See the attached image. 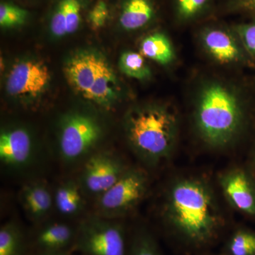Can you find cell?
Listing matches in <instances>:
<instances>
[{"mask_svg": "<svg viewBox=\"0 0 255 255\" xmlns=\"http://www.w3.org/2000/svg\"><path fill=\"white\" fill-rule=\"evenodd\" d=\"M224 255V254H222V255Z\"/></svg>", "mask_w": 255, "mask_h": 255, "instance_id": "30", "label": "cell"}, {"mask_svg": "<svg viewBox=\"0 0 255 255\" xmlns=\"http://www.w3.org/2000/svg\"><path fill=\"white\" fill-rule=\"evenodd\" d=\"M211 3V0H172L174 16L179 22H191L205 14Z\"/></svg>", "mask_w": 255, "mask_h": 255, "instance_id": "23", "label": "cell"}, {"mask_svg": "<svg viewBox=\"0 0 255 255\" xmlns=\"http://www.w3.org/2000/svg\"><path fill=\"white\" fill-rule=\"evenodd\" d=\"M157 14L155 0H120L117 23L124 31H138L153 22Z\"/></svg>", "mask_w": 255, "mask_h": 255, "instance_id": "15", "label": "cell"}, {"mask_svg": "<svg viewBox=\"0 0 255 255\" xmlns=\"http://www.w3.org/2000/svg\"><path fill=\"white\" fill-rule=\"evenodd\" d=\"M78 180L86 196L96 199L110 189L128 168L123 159L109 151H98L82 163Z\"/></svg>", "mask_w": 255, "mask_h": 255, "instance_id": "8", "label": "cell"}, {"mask_svg": "<svg viewBox=\"0 0 255 255\" xmlns=\"http://www.w3.org/2000/svg\"><path fill=\"white\" fill-rule=\"evenodd\" d=\"M247 115L236 89L226 82L209 80L199 87L194 107V123L202 141L214 149L236 143L244 131Z\"/></svg>", "mask_w": 255, "mask_h": 255, "instance_id": "2", "label": "cell"}, {"mask_svg": "<svg viewBox=\"0 0 255 255\" xmlns=\"http://www.w3.org/2000/svg\"><path fill=\"white\" fill-rule=\"evenodd\" d=\"M36 150L31 132L26 127L6 128L0 134V161L4 169L21 172L33 167Z\"/></svg>", "mask_w": 255, "mask_h": 255, "instance_id": "11", "label": "cell"}, {"mask_svg": "<svg viewBox=\"0 0 255 255\" xmlns=\"http://www.w3.org/2000/svg\"><path fill=\"white\" fill-rule=\"evenodd\" d=\"M226 255H255V231L247 228L235 230L225 245Z\"/></svg>", "mask_w": 255, "mask_h": 255, "instance_id": "19", "label": "cell"}, {"mask_svg": "<svg viewBox=\"0 0 255 255\" xmlns=\"http://www.w3.org/2000/svg\"><path fill=\"white\" fill-rule=\"evenodd\" d=\"M28 234L16 221H9L0 228V255H28Z\"/></svg>", "mask_w": 255, "mask_h": 255, "instance_id": "18", "label": "cell"}, {"mask_svg": "<svg viewBox=\"0 0 255 255\" xmlns=\"http://www.w3.org/2000/svg\"><path fill=\"white\" fill-rule=\"evenodd\" d=\"M74 252H65V253H53V254H29L28 255H71Z\"/></svg>", "mask_w": 255, "mask_h": 255, "instance_id": "28", "label": "cell"}, {"mask_svg": "<svg viewBox=\"0 0 255 255\" xmlns=\"http://www.w3.org/2000/svg\"><path fill=\"white\" fill-rule=\"evenodd\" d=\"M104 129L97 117L85 112L65 114L59 122L58 154L64 164L83 163L97 152Z\"/></svg>", "mask_w": 255, "mask_h": 255, "instance_id": "5", "label": "cell"}, {"mask_svg": "<svg viewBox=\"0 0 255 255\" xmlns=\"http://www.w3.org/2000/svg\"><path fill=\"white\" fill-rule=\"evenodd\" d=\"M233 29L243 48L255 58V20L236 25Z\"/></svg>", "mask_w": 255, "mask_h": 255, "instance_id": "25", "label": "cell"}, {"mask_svg": "<svg viewBox=\"0 0 255 255\" xmlns=\"http://www.w3.org/2000/svg\"><path fill=\"white\" fill-rule=\"evenodd\" d=\"M124 130L130 148L146 167H158L173 155L179 124L175 114L166 106L134 107L126 115Z\"/></svg>", "mask_w": 255, "mask_h": 255, "instance_id": "3", "label": "cell"}, {"mask_svg": "<svg viewBox=\"0 0 255 255\" xmlns=\"http://www.w3.org/2000/svg\"><path fill=\"white\" fill-rule=\"evenodd\" d=\"M201 44L214 61L232 65L243 59V48L233 29L211 25L203 28L199 34Z\"/></svg>", "mask_w": 255, "mask_h": 255, "instance_id": "13", "label": "cell"}, {"mask_svg": "<svg viewBox=\"0 0 255 255\" xmlns=\"http://www.w3.org/2000/svg\"><path fill=\"white\" fill-rule=\"evenodd\" d=\"M65 75L82 98L106 110L119 99L118 78L105 55L95 50H79L68 58Z\"/></svg>", "mask_w": 255, "mask_h": 255, "instance_id": "4", "label": "cell"}, {"mask_svg": "<svg viewBox=\"0 0 255 255\" xmlns=\"http://www.w3.org/2000/svg\"><path fill=\"white\" fill-rule=\"evenodd\" d=\"M113 8L108 0H92L86 16L87 24L95 31L102 29L110 22Z\"/></svg>", "mask_w": 255, "mask_h": 255, "instance_id": "24", "label": "cell"}, {"mask_svg": "<svg viewBox=\"0 0 255 255\" xmlns=\"http://www.w3.org/2000/svg\"><path fill=\"white\" fill-rule=\"evenodd\" d=\"M18 200L34 226L50 219V215L55 210L53 191L43 179L25 183L18 192Z\"/></svg>", "mask_w": 255, "mask_h": 255, "instance_id": "14", "label": "cell"}, {"mask_svg": "<svg viewBox=\"0 0 255 255\" xmlns=\"http://www.w3.org/2000/svg\"><path fill=\"white\" fill-rule=\"evenodd\" d=\"M77 233L78 222L47 220L28 233V255L74 252Z\"/></svg>", "mask_w": 255, "mask_h": 255, "instance_id": "10", "label": "cell"}, {"mask_svg": "<svg viewBox=\"0 0 255 255\" xmlns=\"http://www.w3.org/2000/svg\"><path fill=\"white\" fill-rule=\"evenodd\" d=\"M251 168L252 171L254 172L255 174V147L254 150H253V152H252L251 158Z\"/></svg>", "mask_w": 255, "mask_h": 255, "instance_id": "27", "label": "cell"}, {"mask_svg": "<svg viewBox=\"0 0 255 255\" xmlns=\"http://www.w3.org/2000/svg\"><path fill=\"white\" fill-rule=\"evenodd\" d=\"M71 255H73V254H72ZM79 255H80V254H79Z\"/></svg>", "mask_w": 255, "mask_h": 255, "instance_id": "29", "label": "cell"}, {"mask_svg": "<svg viewBox=\"0 0 255 255\" xmlns=\"http://www.w3.org/2000/svg\"><path fill=\"white\" fill-rule=\"evenodd\" d=\"M140 52L145 58L162 65L172 63L175 58L174 47L168 36L162 32L147 35L140 43Z\"/></svg>", "mask_w": 255, "mask_h": 255, "instance_id": "17", "label": "cell"}, {"mask_svg": "<svg viewBox=\"0 0 255 255\" xmlns=\"http://www.w3.org/2000/svg\"><path fill=\"white\" fill-rule=\"evenodd\" d=\"M51 75L49 68L36 59L18 61L10 70L6 82V90L17 100L33 101L39 98L49 87Z\"/></svg>", "mask_w": 255, "mask_h": 255, "instance_id": "9", "label": "cell"}, {"mask_svg": "<svg viewBox=\"0 0 255 255\" xmlns=\"http://www.w3.org/2000/svg\"><path fill=\"white\" fill-rule=\"evenodd\" d=\"M119 69L124 75L138 80L150 78L152 72L143 55L132 51L124 52L119 61Z\"/></svg>", "mask_w": 255, "mask_h": 255, "instance_id": "21", "label": "cell"}, {"mask_svg": "<svg viewBox=\"0 0 255 255\" xmlns=\"http://www.w3.org/2000/svg\"><path fill=\"white\" fill-rule=\"evenodd\" d=\"M130 234L122 220L90 215L78 222L74 252L82 255H128Z\"/></svg>", "mask_w": 255, "mask_h": 255, "instance_id": "6", "label": "cell"}, {"mask_svg": "<svg viewBox=\"0 0 255 255\" xmlns=\"http://www.w3.org/2000/svg\"><path fill=\"white\" fill-rule=\"evenodd\" d=\"M128 255H162V253L150 230L139 227L130 234Z\"/></svg>", "mask_w": 255, "mask_h": 255, "instance_id": "20", "label": "cell"}, {"mask_svg": "<svg viewBox=\"0 0 255 255\" xmlns=\"http://www.w3.org/2000/svg\"><path fill=\"white\" fill-rule=\"evenodd\" d=\"M162 211L167 234L185 251L212 246L225 228L214 189L204 178L189 176L172 181L165 191Z\"/></svg>", "mask_w": 255, "mask_h": 255, "instance_id": "1", "label": "cell"}, {"mask_svg": "<svg viewBox=\"0 0 255 255\" xmlns=\"http://www.w3.org/2000/svg\"><path fill=\"white\" fill-rule=\"evenodd\" d=\"M148 188L145 169L129 167L110 189L95 199L94 214L106 219L122 220L136 209Z\"/></svg>", "mask_w": 255, "mask_h": 255, "instance_id": "7", "label": "cell"}, {"mask_svg": "<svg viewBox=\"0 0 255 255\" xmlns=\"http://www.w3.org/2000/svg\"><path fill=\"white\" fill-rule=\"evenodd\" d=\"M225 199L233 209L255 219V174L251 168L233 167L219 176Z\"/></svg>", "mask_w": 255, "mask_h": 255, "instance_id": "12", "label": "cell"}, {"mask_svg": "<svg viewBox=\"0 0 255 255\" xmlns=\"http://www.w3.org/2000/svg\"><path fill=\"white\" fill-rule=\"evenodd\" d=\"M31 17V12L14 1L3 0L0 3V26L12 29L23 26Z\"/></svg>", "mask_w": 255, "mask_h": 255, "instance_id": "22", "label": "cell"}, {"mask_svg": "<svg viewBox=\"0 0 255 255\" xmlns=\"http://www.w3.org/2000/svg\"><path fill=\"white\" fill-rule=\"evenodd\" d=\"M85 196L78 179H67L53 191L55 210L65 220L76 219L85 211Z\"/></svg>", "mask_w": 255, "mask_h": 255, "instance_id": "16", "label": "cell"}, {"mask_svg": "<svg viewBox=\"0 0 255 255\" xmlns=\"http://www.w3.org/2000/svg\"><path fill=\"white\" fill-rule=\"evenodd\" d=\"M228 9L255 14V0H229Z\"/></svg>", "mask_w": 255, "mask_h": 255, "instance_id": "26", "label": "cell"}]
</instances>
